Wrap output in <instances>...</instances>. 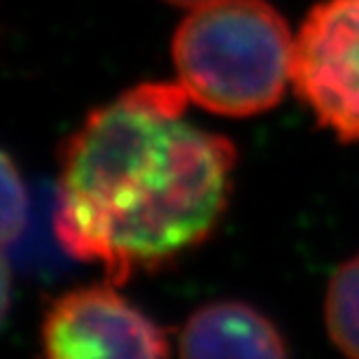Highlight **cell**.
<instances>
[{
  "instance_id": "cell-5",
  "label": "cell",
  "mask_w": 359,
  "mask_h": 359,
  "mask_svg": "<svg viewBox=\"0 0 359 359\" xmlns=\"http://www.w3.org/2000/svg\"><path fill=\"white\" fill-rule=\"evenodd\" d=\"M180 359H287L276 325L241 301H212L187 320Z\"/></svg>"
},
{
  "instance_id": "cell-2",
  "label": "cell",
  "mask_w": 359,
  "mask_h": 359,
  "mask_svg": "<svg viewBox=\"0 0 359 359\" xmlns=\"http://www.w3.org/2000/svg\"><path fill=\"white\" fill-rule=\"evenodd\" d=\"M173 66L191 103L222 117L273 110L292 84L294 35L266 0H215L182 19Z\"/></svg>"
},
{
  "instance_id": "cell-4",
  "label": "cell",
  "mask_w": 359,
  "mask_h": 359,
  "mask_svg": "<svg viewBox=\"0 0 359 359\" xmlns=\"http://www.w3.org/2000/svg\"><path fill=\"white\" fill-rule=\"evenodd\" d=\"M40 339L42 359H168L163 329L110 283L56 299Z\"/></svg>"
},
{
  "instance_id": "cell-6",
  "label": "cell",
  "mask_w": 359,
  "mask_h": 359,
  "mask_svg": "<svg viewBox=\"0 0 359 359\" xmlns=\"http://www.w3.org/2000/svg\"><path fill=\"white\" fill-rule=\"evenodd\" d=\"M325 325L339 353L359 359V255L343 262L329 280Z\"/></svg>"
},
{
  "instance_id": "cell-8",
  "label": "cell",
  "mask_w": 359,
  "mask_h": 359,
  "mask_svg": "<svg viewBox=\"0 0 359 359\" xmlns=\"http://www.w3.org/2000/svg\"><path fill=\"white\" fill-rule=\"evenodd\" d=\"M170 5H177V7H189V10H196L201 5H208V3H215V0H166Z\"/></svg>"
},
{
  "instance_id": "cell-7",
  "label": "cell",
  "mask_w": 359,
  "mask_h": 359,
  "mask_svg": "<svg viewBox=\"0 0 359 359\" xmlns=\"http://www.w3.org/2000/svg\"><path fill=\"white\" fill-rule=\"evenodd\" d=\"M28 219V196L12 156L3 154V243L5 250L24 233Z\"/></svg>"
},
{
  "instance_id": "cell-1",
  "label": "cell",
  "mask_w": 359,
  "mask_h": 359,
  "mask_svg": "<svg viewBox=\"0 0 359 359\" xmlns=\"http://www.w3.org/2000/svg\"><path fill=\"white\" fill-rule=\"evenodd\" d=\"M189 103L180 82H142L61 145L56 236L114 287L182 259L229 208L236 145L187 121Z\"/></svg>"
},
{
  "instance_id": "cell-3",
  "label": "cell",
  "mask_w": 359,
  "mask_h": 359,
  "mask_svg": "<svg viewBox=\"0 0 359 359\" xmlns=\"http://www.w3.org/2000/svg\"><path fill=\"white\" fill-rule=\"evenodd\" d=\"M292 87L315 121L359 142V0H322L294 35Z\"/></svg>"
}]
</instances>
